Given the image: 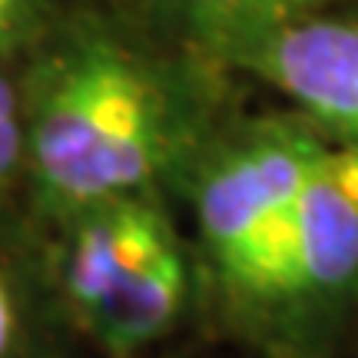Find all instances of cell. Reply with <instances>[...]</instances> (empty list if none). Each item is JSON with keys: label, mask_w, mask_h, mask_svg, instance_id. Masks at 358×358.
Returning a JSON list of instances; mask_svg holds the SVG:
<instances>
[{"label": "cell", "mask_w": 358, "mask_h": 358, "mask_svg": "<svg viewBox=\"0 0 358 358\" xmlns=\"http://www.w3.org/2000/svg\"><path fill=\"white\" fill-rule=\"evenodd\" d=\"M319 3L322 0H173V7L222 53L239 50L275 27L315 13Z\"/></svg>", "instance_id": "obj_6"}, {"label": "cell", "mask_w": 358, "mask_h": 358, "mask_svg": "<svg viewBox=\"0 0 358 358\" xmlns=\"http://www.w3.org/2000/svg\"><path fill=\"white\" fill-rule=\"evenodd\" d=\"M322 150L312 133L275 123L236 140L206 166L196 192L199 229L236 295L268 302L292 206Z\"/></svg>", "instance_id": "obj_3"}, {"label": "cell", "mask_w": 358, "mask_h": 358, "mask_svg": "<svg viewBox=\"0 0 358 358\" xmlns=\"http://www.w3.org/2000/svg\"><path fill=\"white\" fill-rule=\"evenodd\" d=\"M3 3H37V0H0V7H3Z\"/></svg>", "instance_id": "obj_9"}, {"label": "cell", "mask_w": 358, "mask_h": 358, "mask_svg": "<svg viewBox=\"0 0 358 358\" xmlns=\"http://www.w3.org/2000/svg\"><path fill=\"white\" fill-rule=\"evenodd\" d=\"M173 113L163 83L106 37H73L40 64L27 150L40 189L64 209L133 196L163 166Z\"/></svg>", "instance_id": "obj_1"}, {"label": "cell", "mask_w": 358, "mask_h": 358, "mask_svg": "<svg viewBox=\"0 0 358 358\" xmlns=\"http://www.w3.org/2000/svg\"><path fill=\"white\" fill-rule=\"evenodd\" d=\"M24 146H27V129L20 123L17 110L0 113V182L17 169L20 156H24Z\"/></svg>", "instance_id": "obj_7"}, {"label": "cell", "mask_w": 358, "mask_h": 358, "mask_svg": "<svg viewBox=\"0 0 358 358\" xmlns=\"http://www.w3.org/2000/svg\"><path fill=\"white\" fill-rule=\"evenodd\" d=\"M64 279L80 322L110 352L156 342L186 302V262L173 229L136 196L83 209Z\"/></svg>", "instance_id": "obj_2"}, {"label": "cell", "mask_w": 358, "mask_h": 358, "mask_svg": "<svg viewBox=\"0 0 358 358\" xmlns=\"http://www.w3.org/2000/svg\"><path fill=\"white\" fill-rule=\"evenodd\" d=\"M302 113L358 143V20L308 13L232 50Z\"/></svg>", "instance_id": "obj_5"}, {"label": "cell", "mask_w": 358, "mask_h": 358, "mask_svg": "<svg viewBox=\"0 0 358 358\" xmlns=\"http://www.w3.org/2000/svg\"><path fill=\"white\" fill-rule=\"evenodd\" d=\"M358 272V143L322 150L292 206L268 302L342 289Z\"/></svg>", "instance_id": "obj_4"}, {"label": "cell", "mask_w": 358, "mask_h": 358, "mask_svg": "<svg viewBox=\"0 0 358 358\" xmlns=\"http://www.w3.org/2000/svg\"><path fill=\"white\" fill-rule=\"evenodd\" d=\"M13 342H17V308L7 282L0 279V358H10Z\"/></svg>", "instance_id": "obj_8"}]
</instances>
